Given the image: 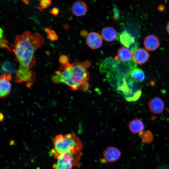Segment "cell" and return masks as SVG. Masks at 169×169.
Segmentation results:
<instances>
[{
  "label": "cell",
  "mask_w": 169,
  "mask_h": 169,
  "mask_svg": "<svg viewBox=\"0 0 169 169\" xmlns=\"http://www.w3.org/2000/svg\"><path fill=\"white\" fill-rule=\"evenodd\" d=\"M43 44L42 37L39 33L33 34L25 31L21 35H18L14 40V44L10 46L20 65L32 68L35 64V51Z\"/></svg>",
  "instance_id": "1"
},
{
  "label": "cell",
  "mask_w": 169,
  "mask_h": 169,
  "mask_svg": "<svg viewBox=\"0 0 169 169\" xmlns=\"http://www.w3.org/2000/svg\"><path fill=\"white\" fill-rule=\"evenodd\" d=\"M51 153L56 159L62 154L81 152L83 147L80 139L74 133L59 134L54 138Z\"/></svg>",
  "instance_id": "2"
},
{
  "label": "cell",
  "mask_w": 169,
  "mask_h": 169,
  "mask_svg": "<svg viewBox=\"0 0 169 169\" xmlns=\"http://www.w3.org/2000/svg\"><path fill=\"white\" fill-rule=\"evenodd\" d=\"M73 90H81L87 92L89 89V74L84 63L81 61L73 63L70 68Z\"/></svg>",
  "instance_id": "3"
},
{
  "label": "cell",
  "mask_w": 169,
  "mask_h": 169,
  "mask_svg": "<svg viewBox=\"0 0 169 169\" xmlns=\"http://www.w3.org/2000/svg\"><path fill=\"white\" fill-rule=\"evenodd\" d=\"M81 152L69 153L59 156L57 161L53 166L54 169H72L74 167H80L79 162Z\"/></svg>",
  "instance_id": "4"
},
{
  "label": "cell",
  "mask_w": 169,
  "mask_h": 169,
  "mask_svg": "<svg viewBox=\"0 0 169 169\" xmlns=\"http://www.w3.org/2000/svg\"><path fill=\"white\" fill-rule=\"evenodd\" d=\"M15 74L14 81L18 83L25 82L28 88L32 86L35 79V73L30 69L21 65Z\"/></svg>",
  "instance_id": "5"
},
{
  "label": "cell",
  "mask_w": 169,
  "mask_h": 169,
  "mask_svg": "<svg viewBox=\"0 0 169 169\" xmlns=\"http://www.w3.org/2000/svg\"><path fill=\"white\" fill-rule=\"evenodd\" d=\"M117 57L123 63L127 65L131 69L136 66L133 59L131 51L127 48L121 47L118 50Z\"/></svg>",
  "instance_id": "6"
},
{
  "label": "cell",
  "mask_w": 169,
  "mask_h": 169,
  "mask_svg": "<svg viewBox=\"0 0 169 169\" xmlns=\"http://www.w3.org/2000/svg\"><path fill=\"white\" fill-rule=\"evenodd\" d=\"M103 156V157L100 159L101 163L112 162L117 161L120 158L121 152L116 147L109 146L104 151Z\"/></svg>",
  "instance_id": "7"
},
{
  "label": "cell",
  "mask_w": 169,
  "mask_h": 169,
  "mask_svg": "<svg viewBox=\"0 0 169 169\" xmlns=\"http://www.w3.org/2000/svg\"><path fill=\"white\" fill-rule=\"evenodd\" d=\"M12 79L11 73L5 72L1 75L0 81V96L4 98L10 92L11 88L10 80Z\"/></svg>",
  "instance_id": "8"
},
{
  "label": "cell",
  "mask_w": 169,
  "mask_h": 169,
  "mask_svg": "<svg viewBox=\"0 0 169 169\" xmlns=\"http://www.w3.org/2000/svg\"><path fill=\"white\" fill-rule=\"evenodd\" d=\"M132 59L134 62L139 65L146 63L149 60L150 54L145 49L138 48L132 51Z\"/></svg>",
  "instance_id": "9"
},
{
  "label": "cell",
  "mask_w": 169,
  "mask_h": 169,
  "mask_svg": "<svg viewBox=\"0 0 169 169\" xmlns=\"http://www.w3.org/2000/svg\"><path fill=\"white\" fill-rule=\"evenodd\" d=\"M119 41L120 44L127 48H131L132 51L137 48L135 43L134 37L127 30L122 32L119 36Z\"/></svg>",
  "instance_id": "10"
},
{
  "label": "cell",
  "mask_w": 169,
  "mask_h": 169,
  "mask_svg": "<svg viewBox=\"0 0 169 169\" xmlns=\"http://www.w3.org/2000/svg\"><path fill=\"white\" fill-rule=\"evenodd\" d=\"M86 42L87 45L91 49H97L102 45V37L97 32H91L87 35Z\"/></svg>",
  "instance_id": "11"
},
{
  "label": "cell",
  "mask_w": 169,
  "mask_h": 169,
  "mask_svg": "<svg viewBox=\"0 0 169 169\" xmlns=\"http://www.w3.org/2000/svg\"><path fill=\"white\" fill-rule=\"evenodd\" d=\"M143 44L146 49L151 51L156 50L160 45V40L157 36L154 34L147 36L145 38Z\"/></svg>",
  "instance_id": "12"
},
{
  "label": "cell",
  "mask_w": 169,
  "mask_h": 169,
  "mask_svg": "<svg viewBox=\"0 0 169 169\" xmlns=\"http://www.w3.org/2000/svg\"><path fill=\"white\" fill-rule=\"evenodd\" d=\"M149 109L152 113L160 114L163 111L164 104L163 100L159 97H155L151 99L149 103Z\"/></svg>",
  "instance_id": "13"
},
{
  "label": "cell",
  "mask_w": 169,
  "mask_h": 169,
  "mask_svg": "<svg viewBox=\"0 0 169 169\" xmlns=\"http://www.w3.org/2000/svg\"><path fill=\"white\" fill-rule=\"evenodd\" d=\"M88 8L83 1L79 0L75 2L72 7V11L75 16L78 17L84 15L87 12Z\"/></svg>",
  "instance_id": "14"
},
{
  "label": "cell",
  "mask_w": 169,
  "mask_h": 169,
  "mask_svg": "<svg viewBox=\"0 0 169 169\" xmlns=\"http://www.w3.org/2000/svg\"><path fill=\"white\" fill-rule=\"evenodd\" d=\"M129 128L134 134L141 135L144 129L145 126L143 122L140 119H136L131 121L128 125Z\"/></svg>",
  "instance_id": "15"
},
{
  "label": "cell",
  "mask_w": 169,
  "mask_h": 169,
  "mask_svg": "<svg viewBox=\"0 0 169 169\" xmlns=\"http://www.w3.org/2000/svg\"><path fill=\"white\" fill-rule=\"evenodd\" d=\"M102 38L106 41L111 42L115 41L117 36V32L113 28L107 27L103 28L101 31Z\"/></svg>",
  "instance_id": "16"
},
{
  "label": "cell",
  "mask_w": 169,
  "mask_h": 169,
  "mask_svg": "<svg viewBox=\"0 0 169 169\" xmlns=\"http://www.w3.org/2000/svg\"><path fill=\"white\" fill-rule=\"evenodd\" d=\"M127 74L132 79L137 83L143 82L145 79L144 72L139 68L136 67L131 69Z\"/></svg>",
  "instance_id": "17"
},
{
  "label": "cell",
  "mask_w": 169,
  "mask_h": 169,
  "mask_svg": "<svg viewBox=\"0 0 169 169\" xmlns=\"http://www.w3.org/2000/svg\"><path fill=\"white\" fill-rule=\"evenodd\" d=\"M118 60H116L115 59L109 58L105 59L101 64L100 69L103 71L105 72L107 69H112L115 68L118 63Z\"/></svg>",
  "instance_id": "18"
},
{
  "label": "cell",
  "mask_w": 169,
  "mask_h": 169,
  "mask_svg": "<svg viewBox=\"0 0 169 169\" xmlns=\"http://www.w3.org/2000/svg\"><path fill=\"white\" fill-rule=\"evenodd\" d=\"M2 68L5 72L16 74L17 70L13 64L8 60H6L2 64Z\"/></svg>",
  "instance_id": "19"
},
{
  "label": "cell",
  "mask_w": 169,
  "mask_h": 169,
  "mask_svg": "<svg viewBox=\"0 0 169 169\" xmlns=\"http://www.w3.org/2000/svg\"><path fill=\"white\" fill-rule=\"evenodd\" d=\"M0 45L1 48H5L9 51H11V49L9 46L8 42L6 39L5 36L3 35V29L1 28L0 30Z\"/></svg>",
  "instance_id": "20"
},
{
  "label": "cell",
  "mask_w": 169,
  "mask_h": 169,
  "mask_svg": "<svg viewBox=\"0 0 169 169\" xmlns=\"http://www.w3.org/2000/svg\"><path fill=\"white\" fill-rule=\"evenodd\" d=\"M142 139L143 142L148 143L152 142L153 136L152 133L149 131L143 132L142 135Z\"/></svg>",
  "instance_id": "21"
},
{
  "label": "cell",
  "mask_w": 169,
  "mask_h": 169,
  "mask_svg": "<svg viewBox=\"0 0 169 169\" xmlns=\"http://www.w3.org/2000/svg\"><path fill=\"white\" fill-rule=\"evenodd\" d=\"M44 30L47 33L48 38L51 41H56L58 39V35L53 30L48 28H44Z\"/></svg>",
  "instance_id": "22"
},
{
  "label": "cell",
  "mask_w": 169,
  "mask_h": 169,
  "mask_svg": "<svg viewBox=\"0 0 169 169\" xmlns=\"http://www.w3.org/2000/svg\"><path fill=\"white\" fill-rule=\"evenodd\" d=\"M52 0H39V7L38 8L40 10L48 8L51 4Z\"/></svg>",
  "instance_id": "23"
},
{
  "label": "cell",
  "mask_w": 169,
  "mask_h": 169,
  "mask_svg": "<svg viewBox=\"0 0 169 169\" xmlns=\"http://www.w3.org/2000/svg\"><path fill=\"white\" fill-rule=\"evenodd\" d=\"M59 62L61 64L67 66H70L68 57L65 55H61L59 58Z\"/></svg>",
  "instance_id": "24"
},
{
  "label": "cell",
  "mask_w": 169,
  "mask_h": 169,
  "mask_svg": "<svg viewBox=\"0 0 169 169\" xmlns=\"http://www.w3.org/2000/svg\"><path fill=\"white\" fill-rule=\"evenodd\" d=\"M50 12L53 15L57 16L59 13V10L58 8L54 7L52 8Z\"/></svg>",
  "instance_id": "25"
},
{
  "label": "cell",
  "mask_w": 169,
  "mask_h": 169,
  "mask_svg": "<svg viewBox=\"0 0 169 169\" xmlns=\"http://www.w3.org/2000/svg\"><path fill=\"white\" fill-rule=\"evenodd\" d=\"M166 30L168 33L169 34V22L167 23L166 26Z\"/></svg>",
  "instance_id": "26"
},
{
  "label": "cell",
  "mask_w": 169,
  "mask_h": 169,
  "mask_svg": "<svg viewBox=\"0 0 169 169\" xmlns=\"http://www.w3.org/2000/svg\"><path fill=\"white\" fill-rule=\"evenodd\" d=\"M4 119V116L3 114L1 113H0V120L1 122H2L3 121Z\"/></svg>",
  "instance_id": "27"
},
{
  "label": "cell",
  "mask_w": 169,
  "mask_h": 169,
  "mask_svg": "<svg viewBox=\"0 0 169 169\" xmlns=\"http://www.w3.org/2000/svg\"><path fill=\"white\" fill-rule=\"evenodd\" d=\"M86 32L85 31H83L81 32V34L83 36L84 35L85 36V34H86Z\"/></svg>",
  "instance_id": "28"
}]
</instances>
